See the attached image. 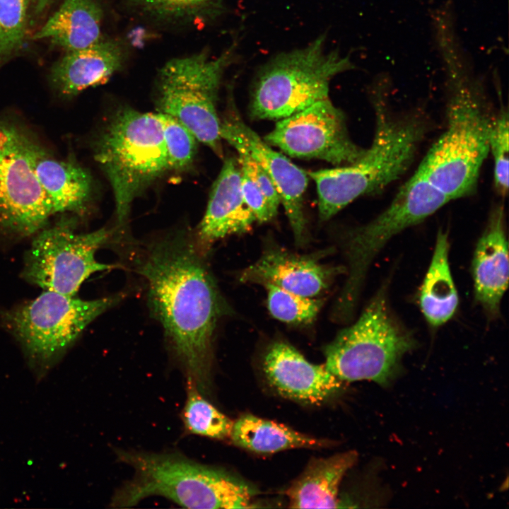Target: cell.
<instances>
[{
  "instance_id": "16",
  "label": "cell",
  "mask_w": 509,
  "mask_h": 509,
  "mask_svg": "<svg viewBox=\"0 0 509 509\" xmlns=\"http://www.w3.org/2000/svg\"><path fill=\"white\" fill-rule=\"evenodd\" d=\"M344 271V268L320 263L315 256L273 248L243 269L240 280L274 285L303 296L315 297L328 288L334 277Z\"/></svg>"
},
{
  "instance_id": "19",
  "label": "cell",
  "mask_w": 509,
  "mask_h": 509,
  "mask_svg": "<svg viewBox=\"0 0 509 509\" xmlns=\"http://www.w3.org/2000/svg\"><path fill=\"white\" fill-rule=\"evenodd\" d=\"M124 57L117 42L101 38L87 47L68 51L52 66L50 84L59 96L75 97L88 88L106 83L122 67Z\"/></svg>"
},
{
  "instance_id": "15",
  "label": "cell",
  "mask_w": 509,
  "mask_h": 509,
  "mask_svg": "<svg viewBox=\"0 0 509 509\" xmlns=\"http://www.w3.org/2000/svg\"><path fill=\"white\" fill-rule=\"evenodd\" d=\"M263 370L268 382L280 395L308 404H322L337 394L344 383L324 363H310L283 341H276L267 349Z\"/></svg>"
},
{
  "instance_id": "27",
  "label": "cell",
  "mask_w": 509,
  "mask_h": 509,
  "mask_svg": "<svg viewBox=\"0 0 509 509\" xmlns=\"http://www.w3.org/2000/svg\"><path fill=\"white\" fill-rule=\"evenodd\" d=\"M267 291V307L276 319L288 324L311 323L319 313L323 301L315 297L296 294L274 285L264 286Z\"/></svg>"
},
{
  "instance_id": "32",
  "label": "cell",
  "mask_w": 509,
  "mask_h": 509,
  "mask_svg": "<svg viewBox=\"0 0 509 509\" xmlns=\"http://www.w3.org/2000/svg\"><path fill=\"white\" fill-rule=\"evenodd\" d=\"M241 189L244 200L255 215L257 221L259 223L268 222L276 216L271 210L258 186L242 171Z\"/></svg>"
},
{
  "instance_id": "8",
  "label": "cell",
  "mask_w": 509,
  "mask_h": 509,
  "mask_svg": "<svg viewBox=\"0 0 509 509\" xmlns=\"http://www.w3.org/2000/svg\"><path fill=\"white\" fill-rule=\"evenodd\" d=\"M237 45L233 42L214 58L201 52L172 59L157 77L158 112L177 119L221 157L223 153L217 99L222 76L235 60Z\"/></svg>"
},
{
  "instance_id": "21",
  "label": "cell",
  "mask_w": 509,
  "mask_h": 509,
  "mask_svg": "<svg viewBox=\"0 0 509 509\" xmlns=\"http://www.w3.org/2000/svg\"><path fill=\"white\" fill-rule=\"evenodd\" d=\"M357 453L348 451L314 458L285 491L292 508L341 507L339 491L343 477L355 464Z\"/></svg>"
},
{
  "instance_id": "12",
  "label": "cell",
  "mask_w": 509,
  "mask_h": 509,
  "mask_svg": "<svg viewBox=\"0 0 509 509\" xmlns=\"http://www.w3.org/2000/svg\"><path fill=\"white\" fill-rule=\"evenodd\" d=\"M38 142L16 119L0 118V230L30 235L54 215L33 170Z\"/></svg>"
},
{
  "instance_id": "20",
  "label": "cell",
  "mask_w": 509,
  "mask_h": 509,
  "mask_svg": "<svg viewBox=\"0 0 509 509\" xmlns=\"http://www.w3.org/2000/svg\"><path fill=\"white\" fill-rule=\"evenodd\" d=\"M36 177L54 214L81 215L90 201L93 181L89 172L72 159H59L40 142L33 161Z\"/></svg>"
},
{
  "instance_id": "9",
  "label": "cell",
  "mask_w": 509,
  "mask_h": 509,
  "mask_svg": "<svg viewBox=\"0 0 509 509\" xmlns=\"http://www.w3.org/2000/svg\"><path fill=\"white\" fill-rule=\"evenodd\" d=\"M450 201L426 177L415 172L393 200L373 221L346 238L347 277L334 305V316L349 317L356 305L370 265L387 242L404 230L424 221Z\"/></svg>"
},
{
  "instance_id": "22",
  "label": "cell",
  "mask_w": 509,
  "mask_h": 509,
  "mask_svg": "<svg viewBox=\"0 0 509 509\" xmlns=\"http://www.w3.org/2000/svg\"><path fill=\"white\" fill-rule=\"evenodd\" d=\"M103 10L97 0H64L34 35L66 50L87 47L101 39Z\"/></svg>"
},
{
  "instance_id": "6",
  "label": "cell",
  "mask_w": 509,
  "mask_h": 509,
  "mask_svg": "<svg viewBox=\"0 0 509 509\" xmlns=\"http://www.w3.org/2000/svg\"><path fill=\"white\" fill-rule=\"evenodd\" d=\"M94 154L112 186L119 225L134 199L170 170L158 113L120 110L96 140Z\"/></svg>"
},
{
  "instance_id": "30",
  "label": "cell",
  "mask_w": 509,
  "mask_h": 509,
  "mask_svg": "<svg viewBox=\"0 0 509 509\" xmlns=\"http://www.w3.org/2000/svg\"><path fill=\"white\" fill-rule=\"evenodd\" d=\"M508 113L501 109L493 117L489 134V152L494 163V185L502 196L508 189Z\"/></svg>"
},
{
  "instance_id": "5",
  "label": "cell",
  "mask_w": 509,
  "mask_h": 509,
  "mask_svg": "<svg viewBox=\"0 0 509 509\" xmlns=\"http://www.w3.org/2000/svg\"><path fill=\"white\" fill-rule=\"evenodd\" d=\"M326 37L279 53L259 68L250 92L252 119L279 120L329 98L331 81L356 66L350 54L328 51Z\"/></svg>"
},
{
  "instance_id": "29",
  "label": "cell",
  "mask_w": 509,
  "mask_h": 509,
  "mask_svg": "<svg viewBox=\"0 0 509 509\" xmlns=\"http://www.w3.org/2000/svg\"><path fill=\"white\" fill-rule=\"evenodd\" d=\"M158 114L162 123L170 170H185L197 153L198 140L175 117L161 112Z\"/></svg>"
},
{
  "instance_id": "3",
  "label": "cell",
  "mask_w": 509,
  "mask_h": 509,
  "mask_svg": "<svg viewBox=\"0 0 509 509\" xmlns=\"http://www.w3.org/2000/svg\"><path fill=\"white\" fill-rule=\"evenodd\" d=\"M375 129L369 148L356 163L307 171L315 183L321 221L334 216L361 196L379 192L410 166L426 132L424 120L396 115L377 93Z\"/></svg>"
},
{
  "instance_id": "28",
  "label": "cell",
  "mask_w": 509,
  "mask_h": 509,
  "mask_svg": "<svg viewBox=\"0 0 509 509\" xmlns=\"http://www.w3.org/2000/svg\"><path fill=\"white\" fill-rule=\"evenodd\" d=\"M28 24V0H0V68L23 47Z\"/></svg>"
},
{
  "instance_id": "1",
  "label": "cell",
  "mask_w": 509,
  "mask_h": 509,
  "mask_svg": "<svg viewBox=\"0 0 509 509\" xmlns=\"http://www.w3.org/2000/svg\"><path fill=\"white\" fill-rule=\"evenodd\" d=\"M138 271L187 378L206 392L216 327L228 309L199 250L184 235L165 237L147 247Z\"/></svg>"
},
{
  "instance_id": "18",
  "label": "cell",
  "mask_w": 509,
  "mask_h": 509,
  "mask_svg": "<svg viewBox=\"0 0 509 509\" xmlns=\"http://www.w3.org/2000/svg\"><path fill=\"white\" fill-rule=\"evenodd\" d=\"M472 269L476 300L488 315L496 317L508 288L509 276L508 247L502 206L495 207L489 216L476 243Z\"/></svg>"
},
{
  "instance_id": "14",
  "label": "cell",
  "mask_w": 509,
  "mask_h": 509,
  "mask_svg": "<svg viewBox=\"0 0 509 509\" xmlns=\"http://www.w3.org/2000/svg\"><path fill=\"white\" fill-rule=\"evenodd\" d=\"M220 135L236 151L249 155L270 177L280 196L295 240L301 244L307 228L304 213V195L309 181L307 171L274 150L235 112L221 121Z\"/></svg>"
},
{
  "instance_id": "23",
  "label": "cell",
  "mask_w": 509,
  "mask_h": 509,
  "mask_svg": "<svg viewBox=\"0 0 509 509\" xmlns=\"http://www.w3.org/2000/svg\"><path fill=\"white\" fill-rule=\"evenodd\" d=\"M447 233L438 232L435 250L419 294V305L426 321L439 327L452 318L459 298L451 274Z\"/></svg>"
},
{
  "instance_id": "31",
  "label": "cell",
  "mask_w": 509,
  "mask_h": 509,
  "mask_svg": "<svg viewBox=\"0 0 509 509\" xmlns=\"http://www.w3.org/2000/svg\"><path fill=\"white\" fill-rule=\"evenodd\" d=\"M238 160L242 172L249 176L264 194L271 210L276 215L281 199L270 177L263 168L243 151H237Z\"/></svg>"
},
{
  "instance_id": "17",
  "label": "cell",
  "mask_w": 509,
  "mask_h": 509,
  "mask_svg": "<svg viewBox=\"0 0 509 509\" xmlns=\"http://www.w3.org/2000/svg\"><path fill=\"white\" fill-rule=\"evenodd\" d=\"M255 221V216L242 196L238 158L228 157L212 187L198 228V242L202 247H209L226 236L249 231Z\"/></svg>"
},
{
  "instance_id": "4",
  "label": "cell",
  "mask_w": 509,
  "mask_h": 509,
  "mask_svg": "<svg viewBox=\"0 0 509 509\" xmlns=\"http://www.w3.org/2000/svg\"><path fill=\"white\" fill-rule=\"evenodd\" d=\"M117 458L134 471L110 505L127 508L160 496L187 508H250L254 490L227 472L177 453L117 450Z\"/></svg>"
},
{
  "instance_id": "10",
  "label": "cell",
  "mask_w": 509,
  "mask_h": 509,
  "mask_svg": "<svg viewBox=\"0 0 509 509\" xmlns=\"http://www.w3.org/2000/svg\"><path fill=\"white\" fill-rule=\"evenodd\" d=\"M119 300H86L45 290L35 299L6 311L4 322L36 366L51 365L97 317Z\"/></svg>"
},
{
  "instance_id": "7",
  "label": "cell",
  "mask_w": 509,
  "mask_h": 509,
  "mask_svg": "<svg viewBox=\"0 0 509 509\" xmlns=\"http://www.w3.org/2000/svg\"><path fill=\"white\" fill-rule=\"evenodd\" d=\"M415 346L411 334L390 311L382 288L356 322L324 347V365L344 382L370 380L385 386L395 377L402 357Z\"/></svg>"
},
{
  "instance_id": "2",
  "label": "cell",
  "mask_w": 509,
  "mask_h": 509,
  "mask_svg": "<svg viewBox=\"0 0 509 509\" xmlns=\"http://www.w3.org/2000/svg\"><path fill=\"white\" fill-rule=\"evenodd\" d=\"M435 40L445 71L447 126L416 172L452 200L475 192L493 117L456 33Z\"/></svg>"
},
{
  "instance_id": "25",
  "label": "cell",
  "mask_w": 509,
  "mask_h": 509,
  "mask_svg": "<svg viewBox=\"0 0 509 509\" xmlns=\"http://www.w3.org/2000/svg\"><path fill=\"white\" fill-rule=\"evenodd\" d=\"M182 419L186 432L218 440L230 438L233 424V421L203 397L190 378H187V397Z\"/></svg>"
},
{
  "instance_id": "26",
  "label": "cell",
  "mask_w": 509,
  "mask_h": 509,
  "mask_svg": "<svg viewBox=\"0 0 509 509\" xmlns=\"http://www.w3.org/2000/svg\"><path fill=\"white\" fill-rule=\"evenodd\" d=\"M144 14L175 23L205 22L223 11V0H129Z\"/></svg>"
},
{
  "instance_id": "13",
  "label": "cell",
  "mask_w": 509,
  "mask_h": 509,
  "mask_svg": "<svg viewBox=\"0 0 509 509\" xmlns=\"http://www.w3.org/2000/svg\"><path fill=\"white\" fill-rule=\"evenodd\" d=\"M263 139L291 157L320 159L337 166L356 163L366 150L352 141L344 114L329 98L279 119Z\"/></svg>"
},
{
  "instance_id": "11",
  "label": "cell",
  "mask_w": 509,
  "mask_h": 509,
  "mask_svg": "<svg viewBox=\"0 0 509 509\" xmlns=\"http://www.w3.org/2000/svg\"><path fill=\"white\" fill-rule=\"evenodd\" d=\"M66 215L37 232L25 255L22 276L45 290L75 296L91 274L115 267L95 257L112 232L103 228L76 233L75 218Z\"/></svg>"
},
{
  "instance_id": "24",
  "label": "cell",
  "mask_w": 509,
  "mask_h": 509,
  "mask_svg": "<svg viewBox=\"0 0 509 509\" xmlns=\"http://www.w3.org/2000/svg\"><path fill=\"white\" fill-rule=\"evenodd\" d=\"M230 438L235 445L261 454L295 448H320L329 444L328 440L250 414H242L233 421Z\"/></svg>"
}]
</instances>
